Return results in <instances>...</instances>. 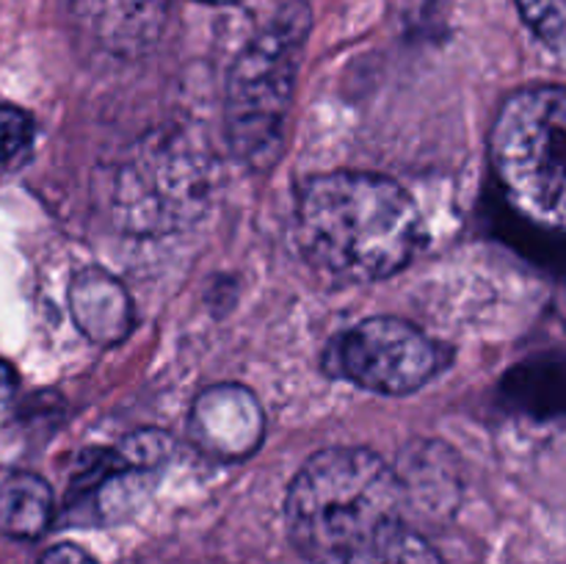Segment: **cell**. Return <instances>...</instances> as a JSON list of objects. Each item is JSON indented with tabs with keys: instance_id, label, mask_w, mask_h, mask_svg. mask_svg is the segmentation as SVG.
<instances>
[{
	"instance_id": "cell-13",
	"label": "cell",
	"mask_w": 566,
	"mask_h": 564,
	"mask_svg": "<svg viewBox=\"0 0 566 564\" xmlns=\"http://www.w3.org/2000/svg\"><path fill=\"white\" fill-rule=\"evenodd\" d=\"M33 119L17 105H0V169L17 166L33 147Z\"/></svg>"
},
{
	"instance_id": "cell-7",
	"label": "cell",
	"mask_w": 566,
	"mask_h": 564,
	"mask_svg": "<svg viewBox=\"0 0 566 564\" xmlns=\"http://www.w3.org/2000/svg\"><path fill=\"white\" fill-rule=\"evenodd\" d=\"M169 457V440L160 431H138L119 448H99L83 457L66 495V514L92 512L94 520L122 518L147 492V481Z\"/></svg>"
},
{
	"instance_id": "cell-8",
	"label": "cell",
	"mask_w": 566,
	"mask_h": 564,
	"mask_svg": "<svg viewBox=\"0 0 566 564\" xmlns=\"http://www.w3.org/2000/svg\"><path fill=\"white\" fill-rule=\"evenodd\" d=\"M191 437L205 453L224 462L252 457L265 435V415L249 387L224 382L199 393L191 407Z\"/></svg>"
},
{
	"instance_id": "cell-2",
	"label": "cell",
	"mask_w": 566,
	"mask_h": 564,
	"mask_svg": "<svg viewBox=\"0 0 566 564\" xmlns=\"http://www.w3.org/2000/svg\"><path fill=\"white\" fill-rule=\"evenodd\" d=\"M398 476L370 448L337 446L307 459L287 490L285 518L293 545L310 562H337L401 523Z\"/></svg>"
},
{
	"instance_id": "cell-3",
	"label": "cell",
	"mask_w": 566,
	"mask_h": 564,
	"mask_svg": "<svg viewBox=\"0 0 566 564\" xmlns=\"http://www.w3.org/2000/svg\"><path fill=\"white\" fill-rule=\"evenodd\" d=\"M310 28V6L291 0L232 64L227 83V136L238 158L252 169H269L282 155L285 119Z\"/></svg>"
},
{
	"instance_id": "cell-1",
	"label": "cell",
	"mask_w": 566,
	"mask_h": 564,
	"mask_svg": "<svg viewBox=\"0 0 566 564\" xmlns=\"http://www.w3.org/2000/svg\"><path fill=\"white\" fill-rule=\"evenodd\" d=\"M296 227L304 258L343 282L398 274L423 241L415 199L396 180L370 171H332L304 182Z\"/></svg>"
},
{
	"instance_id": "cell-17",
	"label": "cell",
	"mask_w": 566,
	"mask_h": 564,
	"mask_svg": "<svg viewBox=\"0 0 566 564\" xmlns=\"http://www.w3.org/2000/svg\"><path fill=\"white\" fill-rule=\"evenodd\" d=\"M202 3H213V6H224V3H235V0H202Z\"/></svg>"
},
{
	"instance_id": "cell-11",
	"label": "cell",
	"mask_w": 566,
	"mask_h": 564,
	"mask_svg": "<svg viewBox=\"0 0 566 564\" xmlns=\"http://www.w3.org/2000/svg\"><path fill=\"white\" fill-rule=\"evenodd\" d=\"M55 518L53 490L39 476L17 470L0 479V531L14 540H39Z\"/></svg>"
},
{
	"instance_id": "cell-16",
	"label": "cell",
	"mask_w": 566,
	"mask_h": 564,
	"mask_svg": "<svg viewBox=\"0 0 566 564\" xmlns=\"http://www.w3.org/2000/svg\"><path fill=\"white\" fill-rule=\"evenodd\" d=\"M11 387H14V370L0 359V393L11 390Z\"/></svg>"
},
{
	"instance_id": "cell-10",
	"label": "cell",
	"mask_w": 566,
	"mask_h": 564,
	"mask_svg": "<svg viewBox=\"0 0 566 564\" xmlns=\"http://www.w3.org/2000/svg\"><path fill=\"white\" fill-rule=\"evenodd\" d=\"M70 310L77 330L94 346L111 348L125 341L133 330V302L116 276L103 269L77 271L70 285Z\"/></svg>"
},
{
	"instance_id": "cell-15",
	"label": "cell",
	"mask_w": 566,
	"mask_h": 564,
	"mask_svg": "<svg viewBox=\"0 0 566 564\" xmlns=\"http://www.w3.org/2000/svg\"><path fill=\"white\" fill-rule=\"evenodd\" d=\"M39 564H97L92 556H88L83 547L72 545V542H61V545L48 547L39 558Z\"/></svg>"
},
{
	"instance_id": "cell-5",
	"label": "cell",
	"mask_w": 566,
	"mask_h": 564,
	"mask_svg": "<svg viewBox=\"0 0 566 564\" xmlns=\"http://www.w3.org/2000/svg\"><path fill=\"white\" fill-rule=\"evenodd\" d=\"M213 164L180 136L144 142L116 177V221L130 232L158 236L188 224L208 202Z\"/></svg>"
},
{
	"instance_id": "cell-4",
	"label": "cell",
	"mask_w": 566,
	"mask_h": 564,
	"mask_svg": "<svg viewBox=\"0 0 566 564\" xmlns=\"http://www.w3.org/2000/svg\"><path fill=\"white\" fill-rule=\"evenodd\" d=\"M566 94L531 86L501 105L492 127V166L517 213L545 230L564 227Z\"/></svg>"
},
{
	"instance_id": "cell-12",
	"label": "cell",
	"mask_w": 566,
	"mask_h": 564,
	"mask_svg": "<svg viewBox=\"0 0 566 564\" xmlns=\"http://www.w3.org/2000/svg\"><path fill=\"white\" fill-rule=\"evenodd\" d=\"M343 564H440V558L423 536L396 523L348 553Z\"/></svg>"
},
{
	"instance_id": "cell-9",
	"label": "cell",
	"mask_w": 566,
	"mask_h": 564,
	"mask_svg": "<svg viewBox=\"0 0 566 564\" xmlns=\"http://www.w3.org/2000/svg\"><path fill=\"white\" fill-rule=\"evenodd\" d=\"M77 28L111 55H138L158 42L169 0H72Z\"/></svg>"
},
{
	"instance_id": "cell-14",
	"label": "cell",
	"mask_w": 566,
	"mask_h": 564,
	"mask_svg": "<svg viewBox=\"0 0 566 564\" xmlns=\"http://www.w3.org/2000/svg\"><path fill=\"white\" fill-rule=\"evenodd\" d=\"M517 9L523 20L528 22L531 31L562 53L564 48V28H566V11L564 0H517Z\"/></svg>"
},
{
	"instance_id": "cell-6",
	"label": "cell",
	"mask_w": 566,
	"mask_h": 564,
	"mask_svg": "<svg viewBox=\"0 0 566 564\" xmlns=\"http://www.w3.org/2000/svg\"><path fill=\"white\" fill-rule=\"evenodd\" d=\"M440 346L409 321L376 315L343 332L326 352V368L381 396L420 390L440 370Z\"/></svg>"
}]
</instances>
